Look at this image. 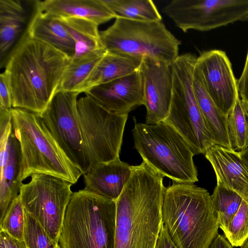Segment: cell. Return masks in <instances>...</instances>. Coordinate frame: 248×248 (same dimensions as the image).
<instances>
[{
  "instance_id": "6da1fadb",
  "label": "cell",
  "mask_w": 248,
  "mask_h": 248,
  "mask_svg": "<svg viewBox=\"0 0 248 248\" xmlns=\"http://www.w3.org/2000/svg\"><path fill=\"white\" fill-rule=\"evenodd\" d=\"M71 59L25 32L7 58L3 72L13 108L41 115L57 92Z\"/></svg>"
},
{
  "instance_id": "7a4b0ae2",
  "label": "cell",
  "mask_w": 248,
  "mask_h": 248,
  "mask_svg": "<svg viewBox=\"0 0 248 248\" xmlns=\"http://www.w3.org/2000/svg\"><path fill=\"white\" fill-rule=\"evenodd\" d=\"M116 201L114 248H155L162 225L163 176L143 161Z\"/></svg>"
},
{
  "instance_id": "3957f363",
  "label": "cell",
  "mask_w": 248,
  "mask_h": 248,
  "mask_svg": "<svg viewBox=\"0 0 248 248\" xmlns=\"http://www.w3.org/2000/svg\"><path fill=\"white\" fill-rule=\"evenodd\" d=\"M163 226L177 248H209L218 234L211 195L192 183L173 182L166 188Z\"/></svg>"
},
{
  "instance_id": "277c9868",
  "label": "cell",
  "mask_w": 248,
  "mask_h": 248,
  "mask_svg": "<svg viewBox=\"0 0 248 248\" xmlns=\"http://www.w3.org/2000/svg\"><path fill=\"white\" fill-rule=\"evenodd\" d=\"M11 116L13 130L21 153V181L41 173L76 184L82 172L69 159L40 116L13 108Z\"/></svg>"
},
{
  "instance_id": "5b68a950",
  "label": "cell",
  "mask_w": 248,
  "mask_h": 248,
  "mask_svg": "<svg viewBox=\"0 0 248 248\" xmlns=\"http://www.w3.org/2000/svg\"><path fill=\"white\" fill-rule=\"evenodd\" d=\"M116 201L84 189L73 193L59 236L61 248H114Z\"/></svg>"
},
{
  "instance_id": "8992f818",
  "label": "cell",
  "mask_w": 248,
  "mask_h": 248,
  "mask_svg": "<svg viewBox=\"0 0 248 248\" xmlns=\"http://www.w3.org/2000/svg\"><path fill=\"white\" fill-rule=\"evenodd\" d=\"M134 119V146L143 161L173 182L194 184L198 181L193 159L195 154L174 128L164 122L148 124Z\"/></svg>"
},
{
  "instance_id": "52a82bcc",
  "label": "cell",
  "mask_w": 248,
  "mask_h": 248,
  "mask_svg": "<svg viewBox=\"0 0 248 248\" xmlns=\"http://www.w3.org/2000/svg\"><path fill=\"white\" fill-rule=\"evenodd\" d=\"M108 52L137 58H149L172 64L179 56L181 41L161 21H143L115 18L114 23L100 31Z\"/></svg>"
},
{
  "instance_id": "ba28073f",
  "label": "cell",
  "mask_w": 248,
  "mask_h": 248,
  "mask_svg": "<svg viewBox=\"0 0 248 248\" xmlns=\"http://www.w3.org/2000/svg\"><path fill=\"white\" fill-rule=\"evenodd\" d=\"M197 57L179 55L172 64V97L169 115L164 121L187 142L195 155L203 154L214 145L198 105L193 84Z\"/></svg>"
},
{
  "instance_id": "9c48e42d",
  "label": "cell",
  "mask_w": 248,
  "mask_h": 248,
  "mask_svg": "<svg viewBox=\"0 0 248 248\" xmlns=\"http://www.w3.org/2000/svg\"><path fill=\"white\" fill-rule=\"evenodd\" d=\"M77 106L91 168L119 159L128 115L108 111L87 93Z\"/></svg>"
},
{
  "instance_id": "30bf717a",
  "label": "cell",
  "mask_w": 248,
  "mask_h": 248,
  "mask_svg": "<svg viewBox=\"0 0 248 248\" xmlns=\"http://www.w3.org/2000/svg\"><path fill=\"white\" fill-rule=\"evenodd\" d=\"M72 185L56 176L36 173L20 187L18 195L25 210L36 218L56 244L73 194Z\"/></svg>"
},
{
  "instance_id": "8fae6325",
  "label": "cell",
  "mask_w": 248,
  "mask_h": 248,
  "mask_svg": "<svg viewBox=\"0 0 248 248\" xmlns=\"http://www.w3.org/2000/svg\"><path fill=\"white\" fill-rule=\"evenodd\" d=\"M78 92L58 91L40 115L69 159L83 175L91 168L80 123Z\"/></svg>"
},
{
  "instance_id": "7c38bea8",
  "label": "cell",
  "mask_w": 248,
  "mask_h": 248,
  "mask_svg": "<svg viewBox=\"0 0 248 248\" xmlns=\"http://www.w3.org/2000/svg\"><path fill=\"white\" fill-rule=\"evenodd\" d=\"M163 11L184 32L205 31L248 20V0H172Z\"/></svg>"
},
{
  "instance_id": "4fadbf2b",
  "label": "cell",
  "mask_w": 248,
  "mask_h": 248,
  "mask_svg": "<svg viewBox=\"0 0 248 248\" xmlns=\"http://www.w3.org/2000/svg\"><path fill=\"white\" fill-rule=\"evenodd\" d=\"M196 66L208 95L228 116L239 95L237 80L225 52L217 49L203 51L197 58Z\"/></svg>"
},
{
  "instance_id": "5bb4252c",
  "label": "cell",
  "mask_w": 248,
  "mask_h": 248,
  "mask_svg": "<svg viewBox=\"0 0 248 248\" xmlns=\"http://www.w3.org/2000/svg\"><path fill=\"white\" fill-rule=\"evenodd\" d=\"M0 223L11 202L19 193L22 156L14 133L11 111L0 112Z\"/></svg>"
},
{
  "instance_id": "9a60e30c",
  "label": "cell",
  "mask_w": 248,
  "mask_h": 248,
  "mask_svg": "<svg viewBox=\"0 0 248 248\" xmlns=\"http://www.w3.org/2000/svg\"><path fill=\"white\" fill-rule=\"evenodd\" d=\"M140 70L143 79V105L147 111L145 123L164 122L169 115L172 100V64L145 58Z\"/></svg>"
},
{
  "instance_id": "2e32d148",
  "label": "cell",
  "mask_w": 248,
  "mask_h": 248,
  "mask_svg": "<svg viewBox=\"0 0 248 248\" xmlns=\"http://www.w3.org/2000/svg\"><path fill=\"white\" fill-rule=\"evenodd\" d=\"M84 93L90 95L108 111L118 115H128L137 107L143 105L140 70L93 87Z\"/></svg>"
},
{
  "instance_id": "e0dca14e",
  "label": "cell",
  "mask_w": 248,
  "mask_h": 248,
  "mask_svg": "<svg viewBox=\"0 0 248 248\" xmlns=\"http://www.w3.org/2000/svg\"><path fill=\"white\" fill-rule=\"evenodd\" d=\"M204 155L215 171L217 184L235 191L248 203V170L239 152L214 144Z\"/></svg>"
},
{
  "instance_id": "ac0fdd59",
  "label": "cell",
  "mask_w": 248,
  "mask_h": 248,
  "mask_svg": "<svg viewBox=\"0 0 248 248\" xmlns=\"http://www.w3.org/2000/svg\"><path fill=\"white\" fill-rule=\"evenodd\" d=\"M131 173V166L120 158L99 163L83 174L84 189L116 201Z\"/></svg>"
},
{
  "instance_id": "d6986e66",
  "label": "cell",
  "mask_w": 248,
  "mask_h": 248,
  "mask_svg": "<svg viewBox=\"0 0 248 248\" xmlns=\"http://www.w3.org/2000/svg\"><path fill=\"white\" fill-rule=\"evenodd\" d=\"M34 10L57 17H79L98 25L115 16L103 0H35Z\"/></svg>"
},
{
  "instance_id": "ffe728a7",
  "label": "cell",
  "mask_w": 248,
  "mask_h": 248,
  "mask_svg": "<svg viewBox=\"0 0 248 248\" xmlns=\"http://www.w3.org/2000/svg\"><path fill=\"white\" fill-rule=\"evenodd\" d=\"M26 32L30 37L50 46L71 59L74 55V40L59 17L34 10Z\"/></svg>"
},
{
  "instance_id": "44dd1931",
  "label": "cell",
  "mask_w": 248,
  "mask_h": 248,
  "mask_svg": "<svg viewBox=\"0 0 248 248\" xmlns=\"http://www.w3.org/2000/svg\"><path fill=\"white\" fill-rule=\"evenodd\" d=\"M193 84L198 105L212 136L214 144L232 148L228 129V116L217 107L208 95L196 64L193 74Z\"/></svg>"
},
{
  "instance_id": "7402d4cb",
  "label": "cell",
  "mask_w": 248,
  "mask_h": 248,
  "mask_svg": "<svg viewBox=\"0 0 248 248\" xmlns=\"http://www.w3.org/2000/svg\"><path fill=\"white\" fill-rule=\"evenodd\" d=\"M143 59L128 55L107 53L81 88L85 93L99 85L129 75L140 69Z\"/></svg>"
},
{
  "instance_id": "603a6c76",
  "label": "cell",
  "mask_w": 248,
  "mask_h": 248,
  "mask_svg": "<svg viewBox=\"0 0 248 248\" xmlns=\"http://www.w3.org/2000/svg\"><path fill=\"white\" fill-rule=\"evenodd\" d=\"M26 21V12L21 1L0 0V67L13 44L22 31Z\"/></svg>"
},
{
  "instance_id": "cb8c5ba5",
  "label": "cell",
  "mask_w": 248,
  "mask_h": 248,
  "mask_svg": "<svg viewBox=\"0 0 248 248\" xmlns=\"http://www.w3.org/2000/svg\"><path fill=\"white\" fill-rule=\"evenodd\" d=\"M59 18L66 26L75 42V51L72 59L105 49L97 24L79 17Z\"/></svg>"
},
{
  "instance_id": "d4e9b609",
  "label": "cell",
  "mask_w": 248,
  "mask_h": 248,
  "mask_svg": "<svg viewBox=\"0 0 248 248\" xmlns=\"http://www.w3.org/2000/svg\"><path fill=\"white\" fill-rule=\"evenodd\" d=\"M106 53L107 50L103 49L76 59H71L58 91L80 93L84 83Z\"/></svg>"
},
{
  "instance_id": "484cf974",
  "label": "cell",
  "mask_w": 248,
  "mask_h": 248,
  "mask_svg": "<svg viewBox=\"0 0 248 248\" xmlns=\"http://www.w3.org/2000/svg\"><path fill=\"white\" fill-rule=\"evenodd\" d=\"M115 16L143 21H161L162 17L151 0H103Z\"/></svg>"
},
{
  "instance_id": "4316f807",
  "label": "cell",
  "mask_w": 248,
  "mask_h": 248,
  "mask_svg": "<svg viewBox=\"0 0 248 248\" xmlns=\"http://www.w3.org/2000/svg\"><path fill=\"white\" fill-rule=\"evenodd\" d=\"M211 198L219 228L224 232L238 210L243 199L235 191L218 184Z\"/></svg>"
},
{
  "instance_id": "83f0119b",
  "label": "cell",
  "mask_w": 248,
  "mask_h": 248,
  "mask_svg": "<svg viewBox=\"0 0 248 248\" xmlns=\"http://www.w3.org/2000/svg\"><path fill=\"white\" fill-rule=\"evenodd\" d=\"M232 148L240 152L248 148V109L240 97L228 116Z\"/></svg>"
},
{
  "instance_id": "f1b7e54d",
  "label": "cell",
  "mask_w": 248,
  "mask_h": 248,
  "mask_svg": "<svg viewBox=\"0 0 248 248\" xmlns=\"http://www.w3.org/2000/svg\"><path fill=\"white\" fill-rule=\"evenodd\" d=\"M25 224V209L18 195L9 205L0 223V230L5 231L15 239L23 241Z\"/></svg>"
},
{
  "instance_id": "f546056e",
  "label": "cell",
  "mask_w": 248,
  "mask_h": 248,
  "mask_svg": "<svg viewBox=\"0 0 248 248\" xmlns=\"http://www.w3.org/2000/svg\"><path fill=\"white\" fill-rule=\"evenodd\" d=\"M23 241L27 248H56L58 244L49 237L36 218L25 210Z\"/></svg>"
},
{
  "instance_id": "4dcf8cb0",
  "label": "cell",
  "mask_w": 248,
  "mask_h": 248,
  "mask_svg": "<svg viewBox=\"0 0 248 248\" xmlns=\"http://www.w3.org/2000/svg\"><path fill=\"white\" fill-rule=\"evenodd\" d=\"M223 233L232 247L242 246L248 238V203L244 200Z\"/></svg>"
},
{
  "instance_id": "1f68e13d",
  "label": "cell",
  "mask_w": 248,
  "mask_h": 248,
  "mask_svg": "<svg viewBox=\"0 0 248 248\" xmlns=\"http://www.w3.org/2000/svg\"><path fill=\"white\" fill-rule=\"evenodd\" d=\"M13 108L10 88L3 73L0 75V109L11 110Z\"/></svg>"
},
{
  "instance_id": "d6a6232c",
  "label": "cell",
  "mask_w": 248,
  "mask_h": 248,
  "mask_svg": "<svg viewBox=\"0 0 248 248\" xmlns=\"http://www.w3.org/2000/svg\"><path fill=\"white\" fill-rule=\"evenodd\" d=\"M237 87L239 96L248 109V51L243 72L237 80Z\"/></svg>"
},
{
  "instance_id": "836d02e7",
  "label": "cell",
  "mask_w": 248,
  "mask_h": 248,
  "mask_svg": "<svg viewBox=\"0 0 248 248\" xmlns=\"http://www.w3.org/2000/svg\"><path fill=\"white\" fill-rule=\"evenodd\" d=\"M0 248H27L23 241L14 238L3 230H0Z\"/></svg>"
},
{
  "instance_id": "e575fe53",
  "label": "cell",
  "mask_w": 248,
  "mask_h": 248,
  "mask_svg": "<svg viewBox=\"0 0 248 248\" xmlns=\"http://www.w3.org/2000/svg\"><path fill=\"white\" fill-rule=\"evenodd\" d=\"M155 248H177L171 241L166 228L162 225Z\"/></svg>"
},
{
  "instance_id": "d590c367",
  "label": "cell",
  "mask_w": 248,
  "mask_h": 248,
  "mask_svg": "<svg viewBox=\"0 0 248 248\" xmlns=\"http://www.w3.org/2000/svg\"><path fill=\"white\" fill-rule=\"evenodd\" d=\"M209 248H233L223 234H218L210 244Z\"/></svg>"
},
{
  "instance_id": "8d00e7d4",
  "label": "cell",
  "mask_w": 248,
  "mask_h": 248,
  "mask_svg": "<svg viewBox=\"0 0 248 248\" xmlns=\"http://www.w3.org/2000/svg\"><path fill=\"white\" fill-rule=\"evenodd\" d=\"M239 153L244 164L248 170V148Z\"/></svg>"
},
{
  "instance_id": "74e56055",
  "label": "cell",
  "mask_w": 248,
  "mask_h": 248,
  "mask_svg": "<svg viewBox=\"0 0 248 248\" xmlns=\"http://www.w3.org/2000/svg\"><path fill=\"white\" fill-rule=\"evenodd\" d=\"M240 248H248V238L244 242L242 246L240 247Z\"/></svg>"
},
{
  "instance_id": "f35d334b",
  "label": "cell",
  "mask_w": 248,
  "mask_h": 248,
  "mask_svg": "<svg viewBox=\"0 0 248 248\" xmlns=\"http://www.w3.org/2000/svg\"><path fill=\"white\" fill-rule=\"evenodd\" d=\"M56 248H61L60 246L58 244Z\"/></svg>"
}]
</instances>
